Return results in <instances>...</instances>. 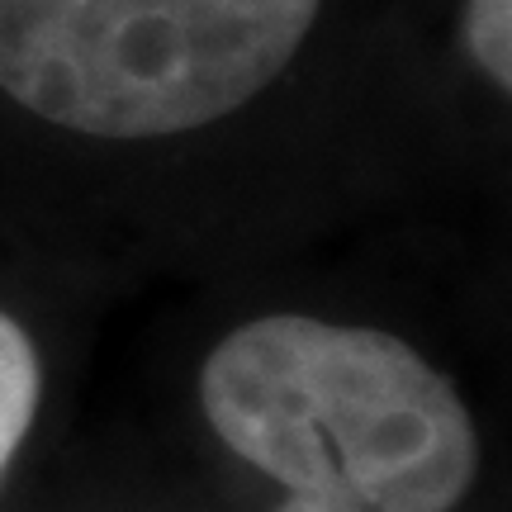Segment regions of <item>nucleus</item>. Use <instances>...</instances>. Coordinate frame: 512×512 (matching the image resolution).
Instances as JSON below:
<instances>
[{"label":"nucleus","mask_w":512,"mask_h":512,"mask_svg":"<svg viewBox=\"0 0 512 512\" xmlns=\"http://www.w3.org/2000/svg\"><path fill=\"white\" fill-rule=\"evenodd\" d=\"M38 408V356L29 332L10 313H0V475L24 441Z\"/></svg>","instance_id":"7ed1b4c3"},{"label":"nucleus","mask_w":512,"mask_h":512,"mask_svg":"<svg viewBox=\"0 0 512 512\" xmlns=\"http://www.w3.org/2000/svg\"><path fill=\"white\" fill-rule=\"evenodd\" d=\"M275 512H361V508L337 503V498H323V494H294L290 503H280Z\"/></svg>","instance_id":"39448f33"},{"label":"nucleus","mask_w":512,"mask_h":512,"mask_svg":"<svg viewBox=\"0 0 512 512\" xmlns=\"http://www.w3.org/2000/svg\"><path fill=\"white\" fill-rule=\"evenodd\" d=\"M465 43L498 91L512 86V0H470L465 5Z\"/></svg>","instance_id":"20e7f679"},{"label":"nucleus","mask_w":512,"mask_h":512,"mask_svg":"<svg viewBox=\"0 0 512 512\" xmlns=\"http://www.w3.org/2000/svg\"><path fill=\"white\" fill-rule=\"evenodd\" d=\"M318 0H0V91L91 138H166L290 67Z\"/></svg>","instance_id":"f03ea898"},{"label":"nucleus","mask_w":512,"mask_h":512,"mask_svg":"<svg viewBox=\"0 0 512 512\" xmlns=\"http://www.w3.org/2000/svg\"><path fill=\"white\" fill-rule=\"evenodd\" d=\"M200 399L214 432L290 494L361 512H451L479 465L456 384L375 328L256 318L204 361Z\"/></svg>","instance_id":"f257e3e1"}]
</instances>
